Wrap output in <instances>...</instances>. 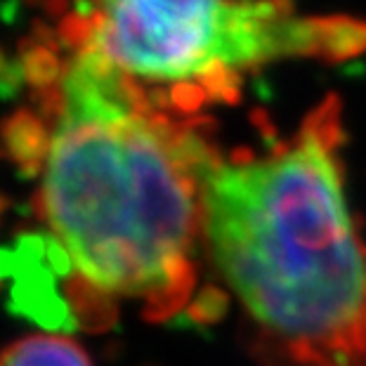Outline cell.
I'll list each match as a JSON object with an SVG mask.
<instances>
[{"label":"cell","instance_id":"cell-3","mask_svg":"<svg viewBox=\"0 0 366 366\" xmlns=\"http://www.w3.org/2000/svg\"><path fill=\"white\" fill-rule=\"evenodd\" d=\"M90 41L139 83L157 112L189 114L282 59L286 0H90Z\"/></svg>","mask_w":366,"mask_h":366},{"label":"cell","instance_id":"cell-5","mask_svg":"<svg viewBox=\"0 0 366 366\" xmlns=\"http://www.w3.org/2000/svg\"><path fill=\"white\" fill-rule=\"evenodd\" d=\"M3 139L12 159L29 175H38L50 147V132L45 128V123L36 114L21 109L3 123Z\"/></svg>","mask_w":366,"mask_h":366},{"label":"cell","instance_id":"cell-7","mask_svg":"<svg viewBox=\"0 0 366 366\" xmlns=\"http://www.w3.org/2000/svg\"><path fill=\"white\" fill-rule=\"evenodd\" d=\"M24 81V69L19 59L0 61V99H12L21 90Z\"/></svg>","mask_w":366,"mask_h":366},{"label":"cell","instance_id":"cell-4","mask_svg":"<svg viewBox=\"0 0 366 366\" xmlns=\"http://www.w3.org/2000/svg\"><path fill=\"white\" fill-rule=\"evenodd\" d=\"M0 366H92V362L74 338L36 333L7 345L0 352Z\"/></svg>","mask_w":366,"mask_h":366},{"label":"cell","instance_id":"cell-10","mask_svg":"<svg viewBox=\"0 0 366 366\" xmlns=\"http://www.w3.org/2000/svg\"><path fill=\"white\" fill-rule=\"evenodd\" d=\"M0 61H3V59H0Z\"/></svg>","mask_w":366,"mask_h":366},{"label":"cell","instance_id":"cell-2","mask_svg":"<svg viewBox=\"0 0 366 366\" xmlns=\"http://www.w3.org/2000/svg\"><path fill=\"white\" fill-rule=\"evenodd\" d=\"M217 163L197 123L166 112L57 121L36 213L88 291L170 317L194 286L192 253Z\"/></svg>","mask_w":366,"mask_h":366},{"label":"cell","instance_id":"cell-8","mask_svg":"<svg viewBox=\"0 0 366 366\" xmlns=\"http://www.w3.org/2000/svg\"><path fill=\"white\" fill-rule=\"evenodd\" d=\"M222 310H224V295L217 291V288H206L204 295L194 302V317L204 319V322L217 319L222 315Z\"/></svg>","mask_w":366,"mask_h":366},{"label":"cell","instance_id":"cell-6","mask_svg":"<svg viewBox=\"0 0 366 366\" xmlns=\"http://www.w3.org/2000/svg\"><path fill=\"white\" fill-rule=\"evenodd\" d=\"M19 61L24 69V79L34 88V92L52 90L57 88V81H61L57 41H54L52 31L43 24H36V34L21 43Z\"/></svg>","mask_w":366,"mask_h":366},{"label":"cell","instance_id":"cell-9","mask_svg":"<svg viewBox=\"0 0 366 366\" xmlns=\"http://www.w3.org/2000/svg\"><path fill=\"white\" fill-rule=\"evenodd\" d=\"M19 12V0H0V19L12 24Z\"/></svg>","mask_w":366,"mask_h":366},{"label":"cell","instance_id":"cell-1","mask_svg":"<svg viewBox=\"0 0 366 366\" xmlns=\"http://www.w3.org/2000/svg\"><path fill=\"white\" fill-rule=\"evenodd\" d=\"M338 104L291 142L217 163L204 192L215 267L279 366H366V246L338 163Z\"/></svg>","mask_w":366,"mask_h":366}]
</instances>
